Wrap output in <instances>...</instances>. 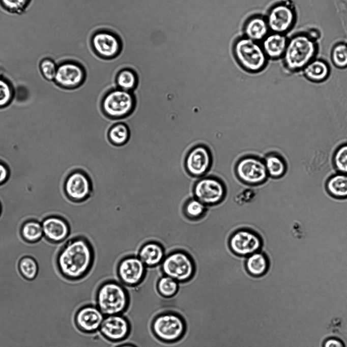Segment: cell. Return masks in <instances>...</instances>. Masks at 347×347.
<instances>
[{
	"label": "cell",
	"instance_id": "obj_18",
	"mask_svg": "<svg viewBox=\"0 0 347 347\" xmlns=\"http://www.w3.org/2000/svg\"><path fill=\"white\" fill-rule=\"evenodd\" d=\"M41 224L43 237L52 243L65 242L71 233L68 221L60 216H48L42 220Z\"/></svg>",
	"mask_w": 347,
	"mask_h": 347
},
{
	"label": "cell",
	"instance_id": "obj_22",
	"mask_svg": "<svg viewBox=\"0 0 347 347\" xmlns=\"http://www.w3.org/2000/svg\"><path fill=\"white\" fill-rule=\"evenodd\" d=\"M245 267L250 275L261 277L267 273L269 270V259L265 253L257 251L246 257Z\"/></svg>",
	"mask_w": 347,
	"mask_h": 347
},
{
	"label": "cell",
	"instance_id": "obj_9",
	"mask_svg": "<svg viewBox=\"0 0 347 347\" xmlns=\"http://www.w3.org/2000/svg\"><path fill=\"white\" fill-rule=\"evenodd\" d=\"M193 194L194 197L206 206H214L224 200L225 186L219 179L206 176L196 181L193 187Z\"/></svg>",
	"mask_w": 347,
	"mask_h": 347
},
{
	"label": "cell",
	"instance_id": "obj_4",
	"mask_svg": "<svg viewBox=\"0 0 347 347\" xmlns=\"http://www.w3.org/2000/svg\"><path fill=\"white\" fill-rule=\"evenodd\" d=\"M136 104L133 92L117 88L108 90L103 95L100 108L106 118L118 120L130 116L134 112Z\"/></svg>",
	"mask_w": 347,
	"mask_h": 347
},
{
	"label": "cell",
	"instance_id": "obj_13",
	"mask_svg": "<svg viewBox=\"0 0 347 347\" xmlns=\"http://www.w3.org/2000/svg\"><path fill=\"white\" fill-rule=\"evenodd\" d=\"M131 330V323L126 316L114 314L105 316L99 332L106 340L118 343L126 340Z\"/></svg>",
	"mask_w": 347,
	"mask_h": 347
},
{
	"label": "cell",
	"instance_id": "obj_7",
	"mask_svg": "<svg viewBox=\"0 0 347 347\" xmlns=\"http://www.w3.org/2000/svg\"><path fill=\"white\" fill-rule=\"evenodd\" d=\"M160 266L162 275L169 276L179 283L190 280L195 270L194 263L191 256L180 250H174L166 255Z\"/></svg>",
	"mask_w": 347,
	"mask_h": 347
},
{
	"label": "cell",
	"instance_id": "obj_41",
	"mask_svg": "<svg viewBox=\"0 0 347 347\" xmlns=\"http://www.w3.org/2000/svg\"><path fill=\"white\" fill-rule=\"evenodd\" d=\"M1 210H2V208H1V204H0V215H1Z\"/></svg>",
	"mask_w": 347,
	"mask_h": 347
},
{
	"label": "cell",
	"instance_id": "obj_11",
	"mask_svg": "<svg viewBox=\"0 0 347 347\" xmlns=\"http://www.w3.org/2000/svg\"><path fill=\"white\" fill-rule=\"evenodd\" d=\"M147 267L136 255L123 257L117 266V275L119 281L126 287H135L145 279Z\"/></svg>",
	"mask_w": 347,
	"mask_h": 347
},
{
	"label": "cell",
	"instance_id": "obj_5",
	"mask_svg": "<svg viewBox=\"0 0 347 347\" xmlns=\"http://www.w3.org/2000/svg\"><path fill=\"white\" fill-rule=\"evenodd\" d=\"M315 52V44L310 37L295 36L287 42L283 55L284 64L291 71L304 69L312 60Z\"/></svg>",
	"mask_w": 347,
	"mask_h": 347
},
{
	"label": "cell",
	"instance_id": "obj_31",
	"mask_svg": "<svg viewBox=\"0 0 347 347\" xmlns=\"http://www.w3.org/2000/svg\"><path fill=\"white\" fill-rule=\"evenodd\" d=\"M19 274L25 280L32 281L36 279L39 272V266L36 259L30 256H24L18 262Z\"/></svg>",
	"mask_w": 347,
	"mask_h": 347
},
{
	"label": "cell",
	"instance_id": "obj_14",
	"mask_svg": "<svg viewBox=\"0 0 347 347\" xmlns=\"http://www.w3.org/2000/svg\"><path fill=\"white\" fill-rule=\"evenodd\" d=\"M262 245L263 241L259 235L247 228L238 229L228 240V246L232 251L244 257L260 251Z\"/></svg>",
	"mask_w": 347,
	"mask_h": 347
},
{
	"label": "cell",
	"instance_id": "obj_40",
	"mask_svg": "<svg viewBox=\"0 0 347 347\" xmlns=\"http://www.w3.org/2000/svg\"><path fill=\"white\" fill-rule=\"evenodd\" d=\"M115 347H137L136 345L131 343L121 344Z\"/></svg>",
	"mask_w": 347,
	"mask_h": 347
},
{
	"label": "cell",
	"instance_id": "obj_3",
	"mask_svg": "<svg viewBox=\"0 0 347 347\" xmlns=\"http://www.w3.org/2000/svg\"><path fill=\"white\" fill-rule=\"evenodd\" d=\"M153 336L164 343L179 341L185 335L186 323L179 313L172 311H164L156 314L150 324Z\"/></svg>",
	"mask_w": 347,
	"mask_h": 347
},
{
	"label": "cell",
	"instance_id": "obj_30",
	"mask_svg": "<svg viewBox=\"0 0 347 347\" xmlns=\"http://www.w3.org/2000/svg\"><path fill=\"white\" fill-rule=\"evenodd\" d=\"M158 294L163 298L170 299L174 297L179 290V283L174 279L162 275L156 284Z\"/></svg>",
	"mask_w": 347,
	"mask_h": 347
},
{
	"label": "cell",
	"instance_id": "obj_25",
	"mask_svg": "<svg viewBox=\"0 0 347 347\" xmlns=\"http://www.w3.org/2000/svg\"><path fill=\"white\" fill-rule=\"evenodd\" d=\"M131 135L129 127L125 122H120L110 127L107 131L108 141L115 146H122L129 141Z\"/></svg>",
	"mask_w": 347,
	"mask_h": 347
},
{
	"label": "cell",
	"instance_id": "obj_16",
	"mask_svg": "<svg viewBox=\"0 0 347 347\" xmlns=\"http://www.w3.org/2000/svg\"><path fill=\"white\" fill-rule=\"evenodd\" d=\"M86 72L84 67L76 61H67L57 67L54 80L67 89H76L85 81Z\"/></svg>",
	"mask_w": 347,
	"mask_h": 347
},
{
	"label": "cell",
	"instance_id": "obj_39",
	"mask_svg": "<svg viewBox=\"0 0 347 347\" xmlns=\"http://www.w3.org/2000/svg\"><path fill=\"white\" fill-rule=\"evenodd\" d=\"M9 171L4 164L0 163V185L4 184L9 179Z\"/></svg>",
	"mask_w": 347,
	"mask_h": 347
},
{
	"label": "cell",
	"instance_id": "obj_28",
	"mask_svg": "<svg viewBox=\"0 0 347 347\" xmlns=\"http://www.w3.org/2000/svg\"><path fill=\"white\" fill-rule=\"evenodd\" d=\"M326 189L334 197L347 198V175L338 173L331 177L327 182Z\"/></svg>",
	"mask_w": 347,
	"mask_h": 347
},
{
	"label": "cell",
	"instance_id": "obj_35",
	"mask_svg": "<svg viewBox=\"0 0 347 347\" xmlns=\"http://www.w3.org/2000/svg\"><path fill=\"white\" fill-rule=\"evenodd\" d=\"M40 69L46 79L49 81L54 79L57 67L52 60L48 58L43 59L40 63Z\"/></svg>",
	"mask_w": 347,
	"mask_h": 347
},
{
	"label": "cell",
	"instance_id": "obj_12",
	"mask_svg": "<svg viewBox=\"0 0 347 347\" xmlns=\"http://www.w3.org/2000/svg\"><path fill=\"white\" fill-rule=\"evenodd\" d=\"M91 44L95 53L103 59L116 57L121 52L122 43L114 32L106 29H99L91 38Z\"/></svg>",
	"mask_w": 347,
	"mask_h": 347
},
{
	"label": "cell",
	"instance_id": "obj_37",
	"mask_svg": "<svg viewBox=\"0 0 347 347\" xmlns=\"http://www.w3.org/2000/svg\"><path fill=\"white\" fill-rule=\"evenodd\" d=\"M12 98V91L9 84L0 79V107L7 105Z\"/></svg>",
	"mask_w": 347,
	"mask_h": 347
},
{
	"label": "cell",
	"instance_id": "obj_38",
	"mask_svg": "<svg viewBox=\"0 0 347 347\" xmlns=\"http://www.w3.org/2000/svg\"><path fill=\"white\" fill-rule=\"evenodd\" d=\"M323 347H345V346L341 340L336 338H331L324 342Z\"/></svg>",
	"mask_w": 347,
	"mask_h": 347
},
{
	"label": "cell",
	"instance_id": "obj_29",
	"mask_svg": "<svg viewBox=\"0 0 347 347\" xmlns=\"http://www.w3.org/2000/svg\"><path fill=\"white\" fill-rule=\"evenodd\" d=\"M20 235L26 242H38L43 237L41 222L35 219L26 220L21 225Z\"/></svg>",
	"mask_w": 347,
	"mask_h": 347
},
{
	"label": "cell",
	"instance_id": "obj_32",
	"mask_svg": "<svg viewBox=\"0 0 347 347\" xmlns=\"http://www.w3.org/2000/svg\"><path fill=\"white\" fill-rule=\"evenodd\" d=\"M207 208V206L193 197L186 200L183 205V211L184 215L188 218L197 220L204 216Z\"/></svg>",
	"mask_w": 347,
	"mask_h": 347
},
{
	"label": "cell",
	"instance_id": "obj_19",
	"mask_svg": "<svg viewBox=\"0 0 347 347\" xmlns=\"http://www.w3.org/2000/svg\"><path fill=\"white\" fill-rule=\"evenodd\" d=\"M295 20L293 10L284 4L273 7L269 12L267 21L269 29L274 33H281L287 31Z\"/></svg>",
	"mask_w": 347,
	"mask_h": 347
},
{
	"label": "cell",
	"instance_id": "obj_26",
	"mask_svg": "<svg viewBox=\"0 0 347 347\" xmlns=\"http://www.w3.org/2000/svg\"><path fill=\"white\" fill-rule=\"evenodd\" d=\"M303 70L305 76L315 82L323 81L329 74L328 65L320 60H312L304 68Z\"/></svg>",
	"mask_w": 347,
	"mask_h": 347
},
{
	"label": "cell",
	"instance_id": "obj_20",
	"mask_svg": "<svg viewBox=\"0 0 347 347\" xmlns=\"http://www.w3.org/2000/svg\"><path fill=\"white\" fill-rule=\"evenodd\" d=\"M163 245L156 241H150L141 245L137 256L147 268H155L160 265L165 256Z\"/></svg>",
	"mask_w": 347,
	"mask_h": 347
},
{
	"label": "cell",
	"instance_id": "obj_34",
	"mask_svg": "<svg viewBox=\"0 0 347 347\" xmlns=\"http://www.w3.org/2000/svg\"><path fill=\"white\" fill-rule=\"evenodd\" d=\"M334 164L339 173L347 175V144L339 147L334 155Z\"/></svg>",
	"mask_w": 347,
	"mask_h": 347
},
{
	"label": "cell",
	"instance_id": "obj_2",
	"mask_svg": "<svg viewBox=\"0 0 347 347\" xmlns=\"http://www.w3.org/2000/svg\"><path fill=\"white\" fill-rule=\"evenodd\" d=\"M95 302L105 316L123 314L130 305V295L126 287L120 282L107 280L97 287Z\"/></svg>",
	"mask_w": 347,
	"mask_h": 347
},
{
	"label": "cell",
	"instance_id": "obj_21",
	"mask_svg": "<svg viewBox=\"0 0 347 347\" xmlns=\"http://www.w3.org/2000/svg\"><path fill=\"white\" fill-rule=\"evenodd\" d=\"M287 42L283 34L273 32L264 39L262 48L267 57L277 59L283 56Z\"/></svg>",
	"mask_w": 347,
	"mask_h": 347
},
{
	"label": "cell",
	"instance_id": "obj_33",
	"mask_svg": "<svg viewBox=\"0 0 347 347\" xmlns=\"http://www.w3.org/2000/svg\"><path fill=\"white\" fill-rule=\"evenodd\" d=\"M331 59L334 65L338 68L347 67V45L339 43L333 48Z\"/></svg>",
	"mask_w": 347,
	"mask_h": 347
},
{
	"label": "cell",
	"instance_id": "obj_6",
	"mask_svg": "<svg viewBox=\"0 0 347 347\" xmlns=\"http://www.w3.org/2000/svg\"><path fill=\"white\" fill-rule=\"evenodd\" d=\"M234 52L239 65L249 72H259L266 66L267 56L262 46L246 37L237 40Z\"/></svg>",
	"mask_w": 347,
	"mask_h": 347
},
{
	"label": "cell",
	"instance_id": "obj_8",
	"mask_svg": "<svg viewBox=\"0 0 347 347\" xmlns=\"http://www.w3.org/2000/svg\"><path fill=\"white\" fill-rule=\"evenodd\" d=\"M235 172L240 181L250 186L264 184L269 178L263 159L253 156L241 158L236 165Z\"/></svg>",
	"mask_w": 347,
	"mask_h": 347
},
{
	"label": "cell",
	"instance_id": "obj_17",
	"mask_svg": "<svg viewBox=\"0 0 347 347\" xmlns=\"http://www.w3.org/2000/svg\"><path fill=\"white\" fill-rule=\"evenodd\" d=\"M212 157L209 149L204 145H197L187 154L185 165L187 171L192 177L200 178L209 171Z\"/></svg>",
	"mask_w": 347,
	"mask_h": 347
},
{
	"label": "cell",
	"instance_id": "obj_24",
	"mask_svg": "<svg viewBox=\"0 0 347 347\" xmlns=\"http://www.w3.org/2000/svg\"><path fill=\"white\" fill-rule=\"evenodd\" d=\"M139 81L137 72L132 68L128 67L120 69L114 78L117 88L132 92L137 88Z\"/></svg>",
	"mask_w": 347,
	"mask_h": 347
},
{
	"label": "cell",
	"instance_id": "obj_15",
	"mask_svg": "<svg viewBox=\"0 0 347 347\" xmlns=\"http://www.w3.org/2000/svg\"><path fill=\"white\" fill-rule=\"evenodd\" d=\"M104 317L105 315L95 304H87L76 311L73 321L80 332L83 334H93L99 332Z\"/></svg>",
	"mask_w": 347,
	"mask_h": 347
},
{
	"label": "cell",
	"instance_id": "obj_27",
	"mask_svg": "<svg viewBox=\"0 0 347 347\" xmlns=\"http://www.w3.org/2000/svg\"><path fill=\"white\" fill-rule=\"evenodd\" d=\"M269 177L278 179L285 173L286 166L283 159L277 154L271 153L263 159Z\"/></svg>",
	"mask_w": 347,
	"mask_h": 347
},
{
	"label": "cell",
	"instance_id": "obj_1",
	"mask_svg": "<svg viewBox=\"0 0 347 347\" xmlns=\"http://www.w3.org/2000/svg\"><path fill=\"white\" fill-rule=\"evenodd\" d=\"M94 259V250L89 240L77 236L61 246L56 255V265L61 277L69 281H77L88 275Z\"/></svg>",
	"mask_w": 347,
	"mask_h": 347
},
{
	"label": "cell",
	"instance_id": "obj_10",
	"mask_svg": "<svg viewBox=\"0 0 347 347\" xmlns=\"http://www.w3.org/2000/svg\"><path fill=\"white\" fill-rule=\"evenodd\" d=\"M64 192L67 198L74 203H80L88 199L92 195L93 187L88 174L82 170L71 172L63 184Z\"/></svg>",
	"mask_w": 347,
	"mask_h": 347
},
{
	"label": "cell",
	"instance_id": "obj_23",
	"mask_svg": "<svg viewBox=\"0 0 347 347\" xmlns=\"http://www.w3.org/2000/svg\"><path fill=\"white\" fill-rule=\"evenodd\" d=\"M269 30L267 20L261 16L251 17L247 20L244 27L246 37L256 42L264 39Z\"/></svg>",
	"mask_w": 347,
	"mask_h": 347
},
{
	"label": "cell",
	"instance_id": "obj_36",
	"mask_svg": "<svg viewBox=\"0 0 347 347\" xmlns=\"http://www.w3.org/2000/svg\"><path fill=\"white\" fill-rule=\"evenodd\" d=\"M30 0H1L4 7L8 11L19 12L24 10Z\"/></svg>",
	"mask_w": 347,
	"mask_h": 347
}]
</instances>
